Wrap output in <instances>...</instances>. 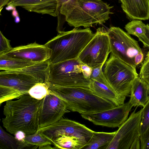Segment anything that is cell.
I'll use <instances>...</instances> for the list:
<instances>
[{
	"label": "cell",
	"instance_id": "6da1fadb",
	"mask_svg": "<svg viewBox=\"0 0 149 149\" xmlns=\"http://www.w3.org/2000/svg\"><path fill=\"white\" fill-rule=\"evenodd\" d=\"M42 100L34 98L29 94L25 95L16 100L6 101L2 119L6 131L14 134L19 131L26 135L33 134L38 130L39 114Z\"/></svg>",
	"mask_w": 149,
	"mask_h": 149
},
{
	"label": "cell",
	"instance_id": "7a4b0ae2",
	"mask_svg": "<svg viewBox=\"0 0 149 149\" xmlns=\"http://www.w3.org/2000/svg\"><path fill=\"white\" fill-rule=\"evenodd\" d=\"M113 7L102 0H68L61 6L59 13L70 26L88 28L105 23L113 13Z\"/></svg>",
	"mask_w": 149,
	"mask_h": 149
},
{
	"label": "cell",
	"instance_id": "3957f363",
	"mask_svg": "<svg viewBox=\"0 0 149 149\" xmlns=\"http://www.w3.org/2000/svg\"><path fill=\"white\" fill-rule=\"evenodd\" d=\"M48 84L49 91L61 98L70 111L81 114L102 111L116 107L111 102L94 94L89 88Z\"/></svg>",
	"mask_w": 149,
	"mask_h": 149
},
{
	"label": "cell",
	"instance_id": "277c9868",
	"mask_svg": "<svg viewBox=\"0 0 149 149\" xmlns=\"http://www.w3.org/2000/svg\"><path fill=\"white\" fill-rule=\"evenodd\" d=\"M94 34L89 28L58 33L45 44L50 50V64L77 58Z\"/></svg>",
	"mask_w": 149,
	"mask_h": 149
},
{
	"label": "cell",
	"instance_id": "5b68a950",
	"mask_svg": "<svg viewBox=\"0 0 149 149\" xmlns=\"http://www.w3.org/2000/svg\"><path fill=\"white\" fill-rule=\"evenodd\" d=\"M111 54L136 68L144 60V55L138 42L119 27L111 26L107 31Z\"/></svg>",
	"mask_w": 149,
	"mask_h": 149
},
{
	"label": "cell",
	"instance_id": "8992f818",
	"mask_svg": "<svg viewBox=\"0 0 149 149\" xmlns=\"http://www.w3.org/2000/svg\"><path fill=\"white\" fill-rule=\"evenodd\" d=\"M103 73L110 87L117 93L130 97L132 83L139 75L136 68L111 54L105 63Z\"/></svg>",
	"mask_w": 149,
	"mask_h": 149
},
{
	"label": "cell",
	"instance_id": "52a82bcc",
	"mask_svg": "<svg viewBox=\"0 0 149 149\" xmlns=\"http://www.w3.org/2000/svg\"><path fill=\"white\" fill-rule=\"evenodd\" d=\"M81 64L78 58L50 64L48 83L63 86L89 88L91 80L84 76Z\"/></svg>",
	"mask_w": 149,
	"mask_h": 149
},
{
	"label": "cell",
	"instance_id": "ba28073f",
	"mask_svg": "<svg viewBox=\"0 0 149 149\" xmlns=\"http://www.w3.org/2000/svg\"><path fill=\"white\" fill-rule=\"evenodd\" d=\"M39 82L33 77L16 70L0 72V105L29 94L30 89Z\"/></svg>",
	"mask_w": 149,
	"mask_h": 149
},
{
	"label": "cell",
	"instance_id": "9c48e42d",
	"mask_svg": "<svg viewBox=\"0 0 149 149\" xmlns=\"http://www.w3.org/2000/svg\"><path fill=\"white\" fill-rule=\"evenodd\" d=\"M111 52L107 31L98 28L93 38L80 53L78 58L81 62L92 69L103 66Z\"/></svg>",
	"mask_w": 149,
	"mask_h": 149
},
{
	"label": "cell",
	"instance_id": "30bf717a",
	"mask_svg": "<svg viewBox=\"0 0 149 149\" xmlns=\"http://www.w3.org/2000/svg\"><path fill=\"white\" fill-rule=\"evenodd\" d=\"M137 108L118 127L107 149H131L135 141L140 139L142 109L136 112Z\"/></svg>",
	"mask_w": 149,
	"mask_h": 149
},
{
	"label": "cell",
	"instance_id": "8fae6325",
	"mask_svg": "<svg viewBox=\"0 0 149 149\" xmlns=\"http://www.w3.org/2000/svg\"><path fill=\"white\" fill-rule=\"evenodd\" d=\"M38 131L51 142L62 135L72 136L86 140L87 142L94 131L78 122L62 117L57 122Z\"/></svg>",
	"mask_w": 149,
	"mask_h": 149
},
{
	"label": "cell",
	"instance_id": "7c38bea8",
	"mask_svg": "<svg viewBox=\"0 0 149 149\" xmlns=\"http://www.w3.org/2000/svg\"><path fill=\"white\" fill-rule=\"evenodd\" d=\"M133 107L128 101L111 109L81 114V116L96 125L111 128L119 127L127 119Z\"/></svg>",
	"mask_w": 149,
	"mask_h": 149
},
{
	"label": "cell",
	"instance_id": "4fadbf2b",
	"mask_svg": "<svg viewBox=\"0 0 149 149\" xmlns=\"http://www.w3.org/2000/svg\"><path fill=\"white\" fill-rule=\"evenodd\" d=\"M70 111L61 98L49 91L42 99L39 112L38 131L57 122L65 113Z\"/></svg>",
	"mask_w": 149,
	"mask_h": 149
},
{
	"label": "cell",
	"instance_id": "5bb4252c",
	"mask_svg": "<svg viewBox=\"0 0 149 149\" xmlns=\"http://www.w3.org/2000/svg\"><path fill=\"white\" fill-rule=\"evenodd\" d=\"M50 55V49L45 44L40 45L35 42L13 48L0 56V58H16L39 63L48 61Z\"/></svg>",
	"mask_w": 149,
	"mask_h": 149
},
{
	"label": "cell",
	"instance_id": "9a60e30c",
	"mask_svg": "<svg viewBox=\"0 0 149 149\" xmlns=\"http://www.w3.org/2000/svg\"><path fill=\"white\" fill-rule=\"evenodd\" d=\"M7 5L20 6L29 12L54 17L59 13L58 0H10Z\"/></svg>",
	"mask_w": 149,
	"mask_h": 149
},
{
	"label": "cell",
	"instance_id": "2e32d148",
	"mask_svg": "<svg viewBox=\"0 0 149 149\" xmlns=\"http://www.w3.org/2000/svg\"><path fill=\"white\" fill-rule=\"evenodd\" d=\"M127 17L130 20L149 19V0H119Z\"/></svg>",
	"mask_w": 149,
	"mask_h": 149
},
{
	"label": "cell",
	"instance_id": "e0dca14e",
	"mask_svg": "<svg viewBox=\"0 0 149 149\" xmlns=\"http://www.w3.org/2000/svg\"><path fill=\"white\" fill-rule=\"evenodd\" d=\"M129 101L133 107H144L149 99V86L139 75L133 81Z\"/></svg>",
	"mask_w": 149,
	"mask_h": 149
},
{
	"label": "cell",
	"instance_id": "ac0fdd59",
	"mask_svg": "<svg viewBox=\"0 0 149 149\" xmlns=\"http://www.w3.org/2000/svg\"><path fill=\"white\" fill-rule=\"evenodd\" d=\"M89 88L94 94L116 106L124 103L126 97L118 94L112 89L97 81L91 80Z\"/></svg>",
	"mask_w": 149,
	"mask_h": 149
},
{
	"label": "cell",
	"instance_id": "d6986e66",
	"mask_svg": "<svg viewBox=\"0 0 149 149\" xmlns=\"http://www.w3.org/2000/svg\"><path fill=\"white\" fill-rule=\"evenodd\" d=\"M18 149L26 148L44 149L45 146L52 145L51 141L39 131L33 134L26 135L24 140L18 141Z\"/></svg>",
	"mask_w": 149,
	"mask_h": 149
},
{
	"label": "cell",
	"instance_id": "ffe728a7",
	"mask_svg": "<svg viewBox=\"0 0 149 149\" xmlns=\"http://www.w3.org/2000/svg\"><path fill=\"white\" fill-rule=\"evenodd\" d=\"M116 131L111 132H94L91 138L82 148L84 149H107Z\"/></svg>",
	"mask_w": 149,
	"mask_h": 149
},
{
	"label": "cell",
	"instance_id": "44dd1931",
	"mask_svg": "<svg viewBox=\"0 0 149 149\" xmlns=\"http://www.w3.org/2000/svg\"><path fill=\"white\" fill-rule=\"evenodd\" d=\"M85 139L76 136L62 135L52 141L55 149H80L87 143Z\"/></svg>",
	"mask_w": 149,
	"mask_h": 149
},
{
	"label": "cell",
	"instance_id": "7402d4cb",
	"mask_svg": "<svg viewBox=\"0 0 149 149\" xmlns=\"http://www.w3.org/2000/svg\"><path fill=\"white\" fill-rule=\"evenodd\" d=\"M125 28L128 33L136 36L145 47L149 49V39L146 36V24L141 20L134 19L126 24Z\"/></svg>",
	"mask_w": 149,
	"mask_h": 149
},
{
	"label": "cell",
	"instance_id": "603a6c76",
	"mask_svg": "<svg viewBox=\"0 0 149 149\" xmlns=\"http://www.w3.org/2000/svg\"><path fill=\"white\" fill-rule=\"evenodd\" d=\"M37 63L20 59L0 58V70H13L22 69Z\"/></svg>",
	"mask_w": 149,
	"mask_h": 149
},
{
	"label": "cell",
	"instance_id": "cb8c5ba5",
	"mask_svg": "<svg viewBox=\"0 0 149 149\" xmlns=\"http://www.w3.org/2000/svg\"><path fill=\"white\" fill-rule=\"evenodd\" d=\"M18 141L0 126V149H18Z\"/></svg>",
	"mask_w": 149,
	"mask_h": 149
},
{
	"label": "cell",
	"instance_id": "d4e9b609",
	"mask_svg": "<svg viewBox=\"0 0 149 149\" xmlns=\"http://www.w3.org/2000/svg\"><path fill=\"white\" fill-rule=\"evenodd\" d=\"M49 93L48 83H38L29 90V94L34 98L41 100Z\"/></svg>",
	"mask_w": 149,
	"mask_h": 149
},
{
	"label": "cell",
	"instance_id": "484cf974",
	"mask_svg": "<svg viewBox=\"0 0 149 149\" xmlns=\"http://www.w3.org/2000/svg\"><path fill=\"white\" fill-rule=\"evenodd\" d=\"M142 109L140 136L144 134L149 127V99Z\"/></svg>",
	"mask_w": 149,
	"mask_h": 149
},
{
	"label": "cell",
	"instance_id": "4316f807",
	"mask_svg": "<svg viewBox=\"0 0 149 149\" xmlns=\"http://www.w3.org/2000/svg\"><path fill=\"white\" fill-rule=\"evenodd\" d=\"M139 76L149 86V51L141 63Z\"/></svg>",
	"mask_w": 149,
	"mask_h": 149
},
{
	"label": "cell",
	"instance_id": "83f0119b",
	"mask_svg": "<svg viewBox=\"0 0 149 149\" xmlns=\"http://www.w3.org/2000/svg\"><path fill=\"white\" fill-rule=\"evenodd\" d=\"M103 66L102 65L92 69L90 79L91 80L97 81L111 88L109 86L104 75L103 72L102 70Z\"/></svg>",
	"mask_w": 149,
	"mask_h": 149
},
{
	"label": "cell",
	"instance_id": "f1b7e54d",
	"mask_svg": "<svg viewBox=\"0 0 149 149\" xmlns=\"http://www.w3.org/2000/svg\"><path fill=\"white\" fill-rule=\"evenodd\" d=\"M13 48L10 44V41L6 38L0 31V56L10 51Z\"/></svg>",
	"mask_w": 149,
	"mask_h": 149
},
{
	"label": "cell",
	"instance_id": "f546056e",
	"mask_svg": "<svg viewBox=\"0 0 149 149\" xmlns=\"http://www.w3.org/2000/svg\"><path fill=\"white\" fill-rule=\"evenodd\" d=\"M141 148L149 149V127L142 135L140 136Z\"/></svg>",
	"mask_w": 149,
	"mask_h": 149
},
{
	"label": "cell",
	"instance_id": "4dcf8cb0",
	"mask_svg": "<svg viewBox=\"0 0 149 149\" xmlns=\"http://www.w3.org/2000/svg\"><path fill=\"white\" fill-rule=\"evenodd\" d=\"M81 68L85 77L87 79H90V76L92 71V69L88 66L82 63Z\"/></svg>",
	"mask_w": 149,
	"mask_h": 149
},
{
	"label": "cell",
	"instance_id": "1f68e13d",
	"mask_svg": "<svg viewBox=\"0 0 149 149\" xmlns=\"http://www.w3.org/2000/svg\"><path fill=\"white\" fill-rule=\"evenodd\" d=\"M14 135L15 138L19 141H23L26 136L25 134L22 131L17 132Z\"/></svg>",
	"mask_w": 149,
	"mask_h": 149
},
{
	"label": "cell",
	"instance_id": "d6a6232c",
	"mask_svg": "<svg viewBox=\"0 0 149 149\" xmlns=\"http://www.w3.org/2000/svg\"><path fill=\"white\" fill-rule=\"evenodd\" d=\"M10 0H0V13L3 7L7 5Z\"/></svg>",
	"mask_w": 149,
	"mask_h": 149
},
{
	"label": "cell",
	"instance_id": "836d02e7",
	"mask_svg": "<svg viewBox=\"0 0 149 149\" xmlns=\"http://www.w3.org/2000/svg\"><path fill=\"white\" fill-rule=\"evenodd\" d=\"M16 7H15L13 10H12V15L14 17L16 16H19L17 10L16 8Z\"/></svg>",
	"mask_w": 149,
	"mask_h": 149
},
{
	"label": "cell",
	"instance_id": "e575fe53",
	"mask_svg": "<svg viewBox=\"0 0 149 149\" xmlns=\"http://www.w3.org/2000/svg\"><path fill=\"white\" fill-rule=\"evenodd\" d=\"M68 0H58L59 11L62 5Z\"/></svg>",
	"mask_w": 149,
	"mask_h": 149
},
{
	"label": "cell",
	"instance_id": "d590c367",
	"mask_svg": "<svg viewBox=\"0 0 149 149\" xmlns=\"http://www.w3.org/2000/svg\"><path fill=\"white\" fill-rule=\"evenodd\" d=\"M15 7V6H12L7 5V6L6 8V9L8 11H10L13 10Z\"/></svg>",
	"mask_w": 149,
	"mask_h": 149
},
{
	"label": "cell",
	"instance_id": "8d00e7d4",
	"mask_svg": "<svg viewBox=\"0 0 149 149\" xmlns=\"http://www.w3.org/2000/svg\"><path fill=\"white\" fill-rule=\"evenodd\" d=\"M14 21L16 23H18L20 21V18L19 16L16 17H15Z\"/></svg>",
	"mask_w": 149,
	"mask_h": 149
},
{
	"label": "cell",
	"instance_id": "74e56055",
	"mask_svg": "<svg viewBox=\"0 0 149 149\" xmlns=\"http://www.w3.org/2000/svg\"><path fill=\"white\" fill-rule=\"evenodd\" d=\"M146 31H147V32H146V36L149 39V31H148L147 26V25H146Z\"/></svg>",
	"mask_w": 149,
	"mask_h": 149
},
{
	"label": "cell",
	"instance_id": "f35d334b",
	"mask_svg": "<svg viewBox=\"0 0 149 149\" xmlns=\"http://www.w3.org/2000/svg\"><path fill=\"white\" fill-rule=\"evenodd\" d=\"M146 25H147V29H148V31H149V24H147Z\"/></svg>",
	"mask_w": 149,
	"mask_h": 149
}]
</instances>
